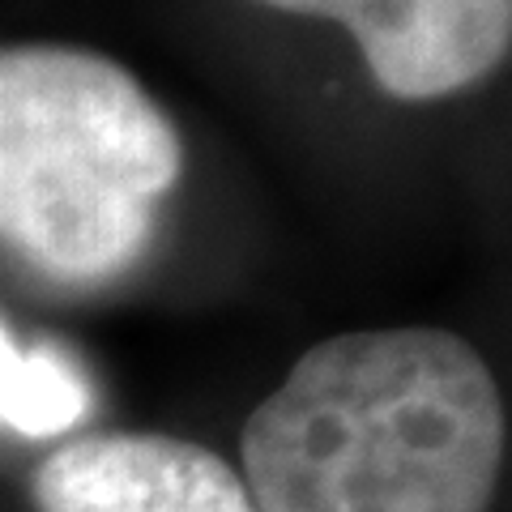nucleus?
Returning <instances> with one entry per match:
<instances>
[{
    "label": "nucleus",
    "mask_w": 512,
    "mask_h": 512,
    "mask_svg": "<svg viewBox=\"0 0 512 512\" xmlns=\"http://www.w3.org/2000/svg\"><path fill=\"white\" fill-rule=\"evenodd\" d=\"M256 512H487L504 402L448 329H363L312 346L244 423Z\"/></svg>",
    "instance_id": "1"
},
{
    "label": "nucleus",
    "mask_w": 512,
    "mask_h": 512,
    "mask_svg": "<svg viewBox=\"0 0 512 512\" xmlns=\"http://www.w3.org/2000/svg\"><path fill=\"white\" fill-rule=\"evenodd\" d=\"M184 146L146 86L82 47H0V239L56 282L146 252Z\"/></svg>",
    "instance_id": "2"
},
{
    "label": "nucleus",
    "mask_w": 512,
    "mask_h": 512,
    "mask_svg": "<svg viewBox=\"0 0 512 512\" xmlns=\"http://www.w3.org/2000/svg\"><path fill=\"white\" fill-rule=\"evenodd\" d=\"M355 35L389 99L431 103L491 77L512 47V0H261Z\"/></svg>",
    "instance_id": "3"
},
{
    "label": "nucleus",
    "mask_w": 512,
    "mask_h": 512,
    "mask_svg": "<svg viewBox=\"0 0 512 512\" xmlns=\"http://www.w3.org/2000/svg\"><path fill=\"white\" fill-rule=\"evenodd\" d=\"M39 512H256L210 448L175 436H82L35 470Z\"/></svg>",
    "instance_id": "4"
},
{
    "label": "nucleus",
    "mask_w": 512,
    "mask_h": 512,
    "mask_svg": "<svg viewBox=\"0 0 512 512\" xmlns=\"http://www.w3.org/2000/svg\"><path fill=\"white\" fill-rule=\"evenodd\" d=\"M90 410L94 397L82 367L47 342H13L9 325L0 320V427L43 440L90 419Z\"/></svg>",
    "instance_id": "5"
}]
</instances>
